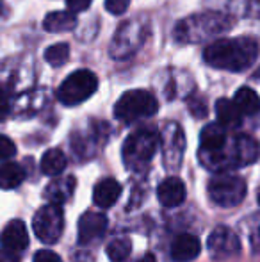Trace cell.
<instances>
[{"label": "cell", "mask_w": 260, "mask_h": 262, "mask_svg": "<svg viewBox=\"0 0 260 262\" xmlns=\"http://www.w3.org/2000/svg\"><path fill=\"white\" fill-rule=\"evenodd\" d=\"M258 57V45L251 38L216 39L205 49L203 59L207 64L226 72H244Z\"/></svg>", "instance_id": "6da1fadb"}, {"label": "cell", "mask_w": 260, "mask_h": 262, "mask_svg": "<svg viewBox=\"0 0 260 262\" xmlns=\"http://www.w3.org/2000/svg\"><path fill=\"white\" fill-rule=\"evenodd\" d=\"M233 20L225 13H201L193 14L178 21L175 29V38L180 43H200L203 39L218 38L223 32L232 29Z\"/></svg>", "instance_id": "7a4b0ae2"}, {"label": "cell", "mask_w": 260, "mask_h": 262, "mask_svg": "<svg viewBox=\"0 0 260 262\" xmlns=\"http://www.w3.org/2000/svg\"><path fill=\"white\" fill-rule=\"evenodd\" d=\"M159 145L160 138L155 130L152 128L135 130L127 138L125 145H123V162L129 169L141 171L150 164Z\"/></svg>", "instance_id": "3957f363"}, {"label": "cell", "mask_w": 260, "mask_h": 262, "mask_svg": "<svg viewBox=\"0 0 260 262\" xmlns=\"http://www.w3.org/2000/svg\"><path fill=\"white\" fill-rule=\"evenodd\" d=\"M159 109V102L150 91L145 90H132L122 95L114 105V114L118 120L132 123L141 118L153 116Z\"/></svg>", "instance_id": "277c9868"}, {"label": "cell", "mask_w": 260, "mask_h": 262, "mask_svg": "<svg viewBox=\"0 0 260 262\" xmlns=\"http://www.w3.org/2000/svg\"><path fill=\"white\" fill-rule=\"evenodd\" d=\"M208 196L219 207H235L246 196V182L233 173H216L208 182Z\"/></svg>", "instance_id": "5b68a950"}, {"label": "cell", "mask_w": 260, "mask_h": 262, "mask_svg": "<svg viewBox=\"0 0 260 262\" xmlns=\"http://www.w3.org/2000/svg\"><path fill=\"white\" fill-rule=\"evenodd\" d=\"M98 90V79L89 70H77L57 90V98L64 105H79Z\"/></svg>", "instance_id": "8992f818"}, {"label": "cell", "mask_w": 260, "mask_h": 262, "mask_svg": "<svg viewBox=\"0 0 260 262\" xmlns=\"http://www.w3.org/2000/svg\"><path fill=\"white\" fill-rule=\"evenodd\" d=\"M64 228V212L61 205L49 204L34 214L32 230L36 237L45 245H54L59 241Z\"/></svg>", "instance_id": "52a82bcc"}, {"label": "cell", "mask_w": 260, "mask_h": 262, "mask_svg": "<svg viewBox=\"0 0 260 262\" xmlns=\"http://www.w3.org/2000/svg\"><path fill=\"white\" fill-rule=\"evenodd\" d=\"M160 146H162L164 166L168 169L180 168L182 157L185 152V138L178 123H166L160 134Z\"/></svg>", "instance_id": "ba28073f"}, {"label": "cell", "mask_w": 260, "mask_h": 262, "mask_svg": "<svg viewBox=\"0 0 260 262\" xmlns=\"http://www.w3.org/2000/svg\"><path fill=\"white\" fill-rule=\"evenodd\" d=\"M208 253L216 260H226L237 257L241 252V241L237 234L228 227H216L212 234L208 235Z\"/></svg>", "instance_id": "9c48e42d"}, {"label": "cell", "mask_w": 260, "mask_h": 262, "mask_svg": "<svg viewBox=\"0 0 260 262\" xmlns=\"http://www.w3.org/2000/svg\"><path fill=\"white\" fill-rule=\"evenodd\" d=\"M0 243H2L4 252L14 253V255L23 252L29 245L27 227H25L23 221L14 220L11 223H7L2 230V235H0Z\"/></svg>", "instance_id": "30bf717a"}, {"label": "cell", "mask_w": 260, "mask_h": 262, "mask_svg": "<svg viewBox=\"0 0 260 262\" xmlns=\"http://www.w3.org/2000/svg\"><path fill=\"white\" fill-rule=\"evenodd\" d=\"M79 243L87 245L100 239L107 230V217L100 212H86L79 220Z\"/></svg>", "instance_id": "8fae6325"}, {"label": "cell", "mask_w": 260, "mask_h": 262, "mask_svg": "<svg viewBox=\"0 0 260 262\" xmlns=\"http://www.w3.org/2000/svg\"><path fill=\"white\" fill-rule=\"evenodd\" d=\"M201 252V243L193 234H180L171 245V259L175 262H191Z\"/></svg>", "instance_id": "7c38bea8"}, {"label": "cell", "mask_w": 260, "mask_h": 262, "mask_svg": "<svg viewBox=\"0 0 260 262\" xmlns=\"http://www.w3.org/2000/svg\"><path fill=\"white\" fill-rule=\"evenodd\" d=\"M233 156H235L237 168H243V166L253 164L260 156V146L251 136L239 134L233 138L232 141Z\"/></svg>", "instance_id": "4fadbf2b"}, {"label": "cell", "mask_w": 260, "mask_h": 262, "mask_svg": "<svg viewBox=\"0 0 260 262\" xmlns=\"http://www.w3.org/2000/svg\"><path fill=\"white\" fill-rule=\"evenodd\" d=\"M185 194L187 193H185L184 182L177 177H170L164 182H160L157 189V196L164 207H178L180 204H184Z\"/></svg>", "instance_id": "5bb4252c"}, {"label": "cell", "mask_w": 260, "mask_h": 262, "mask_svg": "<svg viewBox=\"0 0 260 262\" xmlns=\"http://www.w3.org/2000/svg\"><path fill=\"white\" fill-rule=\"evenodd\" d=\"M77 180L73 175H66V177H56V180L46 186L45 189V198L50 204L61 205L63 202H66L68 198H72L73 191H75Z\"/></svg>", "instance_id": "9a60e30c"}, {"label": "cell", "mask_w": 260, "mask_h": 262, "mask_svg": "<svg viewBox=\"0 0 260 262\" xmlns=\"http://www.w3.org/2000/svg\"><path fill=\"white\" fill-rule=\"evenodd\" d=\"M200 145L203 152H219L228 145L226 128L219 123H210L201 130Z\"/></svg>", "instance_id": "2e32d148"}, {"label": "cell", "mask_w": 260, "mask_h": 262, "mask_svg": "<svg viewBox=\"0 0 260 262\" xmlns=\"http://www.w3.org/2000/svg\"><path fill=\"white\" fill-rule=\"evenodd\" d=\"M122 194V186L114 179H104L102 182L97 184L93 193V202L102 209H109L118 202Z\"/></svg>", "instance_id": "e0dca14e"}, {"label": "cell", "mask_w": 260, "mask_h": 262, "mask_svg": "<svg viewBox=\"0 0 260 262\" xmlns=\"http://www.w3.org/2000/svg\"><path fill=\"white\" fill-rule=\"evenodd\" d=\"M77 27V16L69 11H54L43 20V29L46 32H68Z\"/></svg>", "instance_id": "ac0fdd59"}, {"label": "cell", "mask_w": 260, "mask_h": 262, "mask_svg": "<svg viewBox=\"0 0 260 262\" xmlns=\"http://www.w3.org/2000/svg\"><path fill=\"white\" fill-rule=\"evenodd\" d=\"M216 114H218L219 125H223L225 128L239 127V125L243 123V114L237 109V105L233 104V100L219 98V100L216 102Z\"/></svg>", "instance_id": "d6986e66"}, {"label": "cell", "mask_w": 260, "mask_h": 262, "mask_svg": "<svg viewBox=\"0 0 260 262\" xmlns=\"http://www.w3.org/2000/svg\"><path fill=\"white\" fill-rule=\"evenodd\" d=\"M233 104L237 105V109L241 111V114H248V116H253V114L260 113V97L257 91L251 90V88H241L237 90L235 97H233Z\"/></svg>", "instance_id": "ffe728a7"}, {"label": "cell", "mask_w": 260, "mask_h": 262, "mask_svg": "<svg viewBox=\"0 0 260 262\" xmlns=\"http://www.w3.org/2000/svg\"><path fill=\"white\" fill-rule=\"evenodd\" d=\"M23 179H25L23 168L20 164H16V162L7 161L0 166V187L2 189L6 191L14 189V187H18L23 182Z\"/></svg>", "instance_id": "44dd1931"}, {"label": "cell", "mask_w": 260, "mask_h": 262, "mask_svg": "<svg viewBox=\"0 0 260 262\" xmlns=\"http://www.w3.org/2000/svg\"><path fill=\"white\" fill-rule=\"evenodd\" d=\"M39 168H41V171L49 177L59 175V173H63L64 168H66V156L57 148L46 150L45 156L41 157V164H39Z\"/></svg>", "instance_id": "7402d4cb"}, {"label": "cell", "mask_w": 260, "mask_h": 262, "mask_svg": "<svg viewBox=\"0 0 260 262\" xmlns=\"http://www.w3.org/2000/svg\"><path fill=\"white\" fill-rule=\"evenodd\" d=\"M132 245L127 237H118L114 241L109 243L107 246V255L112 262H123L130 255Z\"/></svg>", "instance_id": "603a6c76"}, {"label": "cell", "mask_w": 260, "mask_h": 262, "mask_svg": "<svg viewBox=\"0 0 260 262\" xmlns=\"http://www.w3.org/2000/svg\"><path fill=\"white\" fill-rule=\"evenodd\" d=\"M69 57V47L66 43H57L45 50V59L52 66H63Z\"/></svg>", "instance_id": "cb8c5ba5"}, {"label": "cell", "mask_w": 260, "mask_h": 262, "mask_svg": "<svg viewBox=\"0 0 260 262\" xmlns=\"http://www.w3.org/2000/svg\"><path fill=\"white\" fill-rule=\"evenodd\" d=\"M14 154H16V146H14V143L11 141L7 136L0 134V161H9V159L14 157Z\"/></svg>", "instance_id": "d4e9b609"}, {"label": "cell", "mask_w": 260, "mask_h": 262, "mask_svg": "<svg viewBox=\"0 0 260 262\" xmlns=\"http://www.w3.org/2000/svg\"><path fill=\"white\" fill-rule=\"evenodd\" d=\"M130 6V0H105V9L111 14H123Z\"/></svg>", "instance_id": "484cf974"}, {"label": "cell", "mask_w": 260, "mask_h": 262, "mask_svg": "<svg viewBox=\"0 0 260 262\" xmlns=\"http://www.w3.org/2000/svg\"><path fill=\"white\" fill-rule=\"evenodd\" d=\"M189 109H191V113L195 114L196 118L207 116V104H205V100L201 97H193L191 100H189Z\"/></svg>", "instance_id": "4316f807"}, {"label": "cell", "mask_w": 260, "mask_h": 262, "mask_svg": "<svg viewBox=\"0 0 260 262\" xmlns=\"http://www.w3.org/2000/svg\"><path fill=\"white\" fill-rule=\"evenodd\" d=\"M91 2H93V0H66V6H68L69 13L77 14V13L86 11L87 7L91 6Z\"/></svg>", "instance_id": "83f0119b"}, {"label": "cell", "mask_w": 260, "mask_h": 262, "mask_svg": "<svg viewBox=\"0 0 260 262\" xmlns=\"http://www.w3.org/2000/svg\"><path fill=\"white\" fill-rule=\"evenodd\" d=\"M34 262H63L59 255H56L50 250H41L34 255Z\"/></svg>", "instance_id": "f1b7e54d"}, {"label": "cell", "mask_w": 260, "mask_h": 262, "mask_svg": "<svg viewBox=\"0 0 260 262\" xmlns=\"http://www.w3.org/2000/svg\"><path fill=\"white\" fill-rule=\"evenodd\" d=\"M9 113V95L4 88H0V121Z\"/></svg>", "instance_id": "f546056e"}, {"label": "cell", "mask_w": 260, "mask_h": 262, "mask_svg": "<svg viewBox=\"0 0 260 262\" xmlns=\"http://www.w3.org/2000/svg\"><path fill=\"white\" fill-rule=\"evenodd\" d=\"M251 246H253V253L260 259V225L255 228L253 234H251Z\"/></svg>", "instance_id": "4dcf8cb0"}, {"label": "cell", "mask_w": 260, "mask_h": 262, "mask_svg": "<svg viewBox=\"0 0 260 262\" xmlns=\"http://www.w3.org/2000/svg\"><path fill=\"white\" fill-rule=\"evenodd\" d=\"M0 262H20L18 260V257L14 255V253H9V252H0Z\"/></svg>", "instance_id": "1f68e13d"}, {"label": "cell", "mask_w": 260, "mask_h": 262, "mask_svg": "<svg viewBox=\"0 0 260 262\" xmlns=\"http://www.w3.org/2000/svg\"><path fill=\"white\" fill-rule=\"evenodd\" d=\"M137 262H157V259H155V255H152V253H146V255H143Z\"/></svg>", "instance_id": "d6a6232c"}, {"label": "cell", "mask_w": 260, "mask_h": 262, "mask_svg": "<svg viewBox=\"0 0 260 262\" xmlns=\"http://www.w3.org/2000/svg\"><path fill=\"white\" fill-rule=\"evenodd\" d=\"M257 198H258V204H260V189H258V194H257Z\"/></svg>", "instance_id": "836d02e7"}]
</instances>
